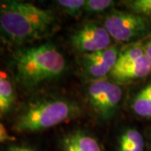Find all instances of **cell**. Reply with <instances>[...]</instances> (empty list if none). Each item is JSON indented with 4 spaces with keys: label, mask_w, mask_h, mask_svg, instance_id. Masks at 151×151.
Masks as SVG:
<instances>
[{
    "label": "cell",
    "mask_w": 151,
    "mask_h": 151,
    "mask_svg": "<svg viewBox=\"0 0 151 151\" xmlns=\"http://www.w3.org/2000/svg\"><path fill=\"white\" fill-rule=\"evenodd\" d=\"M151 72V60L145 55L140 59L119 68H113L110 76L117 82H129L142 79Z\"/></svg>",
    "instance_id": "8"
},
{
    "label": "cell",
    "mask_w": 151,
    "mask_h": 151,
    "mask_svg": "<svg viewBox=\"0 0 151 151\" xmlns=\"http://www.w3.org/2000/svg\"><path fill=\"white\" fill-rule=\"evenodd\" d=\"M125 4L134 14L141 16H151V0H133L127 1Z\"/></svg>",
    "instance_id": "15"
},
{
    "label": "cell",
    "mask_w": 151,
    "mask_h": 151,
    "mask_svg": "<svg viewBox=\"0 0 151 151\" xmlns=\"http://www.w3.org/2000/svg\"><path fill=\"white\" fill-rule=\"evenodd\" d=\"M7 151H35L30 149V148H28V147H24V146H18V145H12L9 146L8 148Z\"/></svg>",
    "instance_id": "19"
},
{
    "label": "cell",
    "mask_w": 151,
    "mask_h": 151,
    "mask_svg": "<svg viewBox=\"0 0 151 151\" xmlns=\"http://www.w3.org/2000/svg\"><path fill=\"white\" fill-rule=\"evenodd\" d=\"M144 50H145L146 56L151 60V40L146 44V45L144 47Z\"/></svg>",
    "instance_id": "20"
},
{
    "label": "cell",
    "mask_w": 151,
    "mask_h": 151,
    "mask_svg": "<svg viewBox=\"0 0 151 151\" xmlns=\"http://www.w3.org/2000/svg\"><path fill=\"white\" fill-rule=\"evenodd\" d=\"M56 4L65 12L69 16L76 17L80 16L84 10V7L86 1L85 0H59L55 2Z\"/></svg>",
    "instance_id": "13"
},
{
    "label": "cell",
    "mask_w": 151,
    "mask_h": 151,
    "mask_svg": "<svg viewBox=\"0 0 151 151\" xmlns=\"http://www.w3.org/2000/svg\"><path fill=\"white\" fill-rule=\"evenodd\" d=\"M16 80L27 89H34L63 74L66 67L64 55L54 45L20 49L14 55Z\"/></svg>",
    "instance_id": "2"
},
{
    "label": "cell",
    "mask_w": 151,
    "mask_h": 151,
    "mask_svg": "<svg viewBox=\"0 0 151 151\" xmlns=\"http://www.w3.org/2000/svg\"><path fill=\"white\" fill-rule=\"evenodd\" d=\"M115 2L112 0H86L84 10L88 13H103L108 10L114 5Z\"/></svg>",
    "instance_id": "16"
},
{
    "label": "cell",
    "mask_w": 151,
    "mask_h": 151,
    "mask_svg": "<svg viewBox=\"0 0 151 151\" xmlns=\"http://www.w3.org/2000/svg\"><path fill=\"white\" fill-rule=\"evenodd\" d=\"M16 91L9 75L0 70V118L10 113L15 105Z\"/></svg>",
    "instance_id": "10"
},
{
    "label": "cell",
    "mask_w": 151,
    "mask_h": 151,
    "mask_svg": "<svg viewBox=\"0 0 151 151\" xmlns=\"http://www.w3.org/2000/svg\"><path fill=\"white\" fill-rule=\"evenodd\" d=\"M57 28L54 14L23 1H0V37L21 45L36 41Z\"/></svg>",
    "instance_id": "1"
},
{
    "label": "cell",
    "mask_w": 151,
    "mask_h": 151,
    "mask_svg": "<svg viewBox=\"0 0 151 151\" xmlns=\"http://www.w3.org/2000/svg\"><path fill=\"white\" fill-rule=\"evenodd\" d=\"M81 111L76 103L65 98H39L29 103L17 116L14 129L19 133L41 132L76 119Z\"/></svg>",
    "instance_id": "3"
},
{
    "label": "cell",
    "mask_w": 151,
    "mask_h": 151,
    "mask_svg": "<svg viewBox=\"0 0 151 151\" xmlns=\"http://www.w3.org/2000/svg\"><path fill=\"white\" fill-rule=\"evenodd\" d=\"M119 55V49L116 46H110L96 53L84 55V70L90 77L101 80L108 74L110 75L116 65Z\"/></svg>",
    "instance_id": "7"
},
{
    "label": "cell",
    "mask_w": 151,
    "mask_h": 151,
    "mask_svg": "<svg viewBox=\"0 0 151 151\" xmlns=\"http://www.w3.org/2000/svg\"><path fill=\"white\" fill-rule=\"evenodd\" d=\"M119 151H136L133 148V146L131 145L130 144H129L128 142L119 138Z\"/></svg>",
    "instance_id": "18"
},
{
    "label": "cell",
    "mask_w": 151,
    "mask_h": 151,
    "mask_svg": "<svg viewBox=\"0 0 151 151\" xmlns=\"http://www.w3.org/2000/svg\"><path fill=\"white\" fill-rule=\"evenodd\" d=\"M103 26L116 41L130 42L150 30V24L145 17L134 13L113 11L104 19Z\"/></svg>",
    "instance_id": "4"
},
{
    "label": "cell",
    "mask_w": 151,
    "mask_h": 151,
    "mask_svg": "<svg viewBox=\"0 0 151 151\" xmlns=\"http://www.w3.org/2000/svg\"><path fill=\"white\" fill-rule=\"evenodd\" d=\"M13 140H14V137L9 134L5 129V127L0 123V144Z\"/></svg>",
    "instance_id": "17"
},
{
    "label": "cell",
    "mask_w": 151,
    "mask_h": 151,
    "mask_svg": "<svg viewBox=\"0 0 151 151\" xmlns=\"http://www.w3.org/2000/svg\"><path fill=\"white\" fill-rule=\"evenodd\" d=\"M60 147L62 151H103L93 136L81 130L65 135L61 139Z\"/></svg>",
    "instance_id": "9"
},
{
    "label": "cell",
    "mask_w": 151,
    "mask_h": 151,
    "mask_svg": "<svg viewBox=\"0 0 151 151\" xmlns=\"http://www.w3.org/2000/svg\"><path fill=\"white\" fill-rule=\"evenodd\" d=\"M145 55V50L141 46L134 45L120 53L114 68H119L134 62Z\"/></svg>",
    "instance_id": "12"
},
{
    "label": "cell",
    "mask_w": 151,
    "mask_h": 151,
    "mask_svg": "<svg viewBox=\"0 0 151 151\" xmlns=\"http://www.w3.org/2000/svg\"><path fill=\"white\" fill-rule=\"evenodd\" d=\"M132 109L139 117L151 119V82L137 93L132 103Z\"/></svg>",
    "instance_id": "11"
},
{
    "label": "cell",
    "mask_w": 151,
    "mask_h": 151,
    "mask_svg": "<svg viewBox=\"0 0 151 151\" xmlns=\"http://www.w3.org/2000/svg\"><path fill=\"white\" fill-rule=\"evenodd\" d=\"M120 138L130 144L136 151H144V138L137 129H128L122 134Z\"/></svg>",
    "instance_id": "14"
},
{
    "label": "cell",
    "mask_w": 151,
    "mask_h": 151,
    "mask_svg": "<svg viewBox=\"0 0 151 151\" xmlns=\"http://www.w3.org/2000/svg\"><path fill=\"white\" fill-rule=\"evenodd\" d=\"M87 98L93 111L103 120H109L117 113L123 97L121 87L108 80H95L87 88Z\"/></svg>",
    "instance_id": "5"
},
{
    "label": "cell",
    "mask_w": 151,
    "mask_h": 151,
    "mask_svg": "<svg viewBox=\"0 0 151 151\" xmlns=\"http://www.w3.org/2000/svg\"><path fill=\"white\" fill-rule=\"evenodd\" d=\"M70 42L77 51L87 55L109 48L112 38L104 26L86 23L70 36Z\"/></svg>",
    "instance_id": "6"
}]
</instances>
